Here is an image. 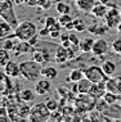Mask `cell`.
Returning a JSON list of instances; mask_svg holds the SVG:
<instances>
[{
	"instance_id": "6da1fadb",
	"label": "cell",
	"mask_w": 121,
	"mask_h": 122,
	"mask_svg": "<svg viewBox=\"0 0 121 122\" xmlns=\"http://www.w3.org/2000/svg\"><path fill=\"white\" fill-rule=\"evenodd\" d=\"M97 100L98 98L90 93L77 94L74 99V107L76 109V113H90L93 109H95Z\"/></svg>"
},
{
	"instance_id": "7a4b0ae2",
	"label": "cell",
	"mask_w": 121,
	"mask_h": 122,
	"mask_svg": "<svg viewBox=\"0 0 121 122\" xmlns=\"http://www.w3.org/2000/svg\"><path fill=\"white\" fill-rule=\"evenodd\" d=\"M19 68H21V76L28 82L37 81L39 77L41 76V70H42L41 63L34 61V59L19 63Z\"/></svg>"
},
{
	"instance_id": "3957f363",
	"label": "cell",
	"mask_w": 121,
	"mask_h": 122,
	"mask_svg": "<svg viewBox=\"0 0 121 122\" xmlns=\"http://www.w3.org/2000/svg\"><path fill=\"white\" fill-rule=\"evenodd\" d=\"M36 34H37V27L31 21L21 22L14 28V36L18 40H22V41H28L32 36H35Z\"/></svg>"
},
{
	"instance_id": "277c9868",
	"label": "cell",
	"mask_w": 121,
	"mask_h": 122,
	"mask_svg": "<svg viewBox=\"0 0 121 122\" xmlns=\"http://www.w3.org/2000/svg\"><path fill=\"white\" fill-rule=\"evenodd\" d=\"M13 5H14L13 0H0V15H1V19L6 21L11 26H13V28H16L18 26V19L13 9Z\"/></svg>"
},
{
	"instance_id": "5b68a950",
	"label": "cell",
	"mask_w": 121,
	"mask_h": 122,
	"mask_svg": "<svg viewBox=\"0 0 121 122\" xmlns=\"http://www.w3.org/2000/svg\"><path fill=\"white\" fill-rule=\"evenodd\" d=\"M50 113L49 108L47 107L45 103H36L31 107V112L28 116V121L31 122H45L49 121L50 118Z\"/></svg>"
},
{
	"instance_id": "8992f818",
	"label": "cell",
	"mask_w": 121,
	"mask_h": 122,
	"mask_svg": "<svg viewBox=\"0 0 121 122\" xmlns=\"http://www.w3.org/2000/svg\"><path fill=\"white\" fill-rule=\"evenodd\" d=\"M84 75L88 80H90L91 82H102V81H107L108 76L104 73L102 66H89L84 70Z\"/></svg>"
},
{
	"instance_id": "52a82bcc",
	"label": "cell",
	"mask_w": 121,
	"mask_h": 122,
	"mask_svg": "<svg viewBox=\"0 0 121 122\" xmlns=\"http://www.w3.org/2000/svg\"><path fill=\"white\" fill-rule=\"evenodd\" d=\"M103 19H104L107 27H108L110 30H113V28L116 30V27L121 22V10L117 9V6H112V8L108 9L106 17H104Z\"/></svg>"
},
{
	"instance_id": "ba28073f",
	"label": "cell",
	"mask_w": 121,
	"mask_h": 122,
	"mask_svg": "<svg viewBox=\"0 0 121 122\" xmlns=\"http://www.w3.org/2000/svg\"><path fill=\"white\" fill-rule=\"evenodd\" d=\"M110 50V45L104 39H98V40L94 41L93 49H91V54L94 57H102L106 53H108Z\"/></svg>"
},
{
	"instance_id": "9c48e42d",
	"label": "cell",
	"mask_w": 121,
	"mask_h": 122,
	"mask_svg": "<svg viewBox=\"0 0 121 122\" xmlns=\"http://www.w3.org/2000/svg\"><path fill=\"white\" fill-rule=\"evenodd\" d=\"M32 59L39 62V63H41V64H45L52 59V55H50V51L47 50V49L37 48L32 51Z\"/></svg>"
},
{
	"instance_id": "30bf717a",
	"label": "cell",
	"mask_w": 121,
	"mask_h": 122,
	"mask_svg": "<svg viewBox=\"0 0 121 122\" xmlns=\"http://www.w3.org/2000/svg\"><path fill=\"white\" fill-rule=\"evenodd\" d=\"M106 89H107V91L121 95V76L108 77V80L106 81Z\"/></svg>"
},
{
	"instance_id": "8fae6325",
	"label": "cell",
	"mask_w": 121,
	"mask_h": 122,
	"mask_svg": "<svg viewBox=\"0 0 121 122\" xmlns=\"http://www.w3.org/2000/svg\"><path fill=\"white\" fill-rule=\"evenodd\" d=\"M67 61H70L67 48H64L63 45L57 46L55 48V51H54V62L58 64H63V63H66Z\"/></svg>"
},
{
	"instance_id": "7c38bea8",
	"label": "cell",
	"mask_w": 121,
	"mask_h": 122,
	"mask_svg": "<svg viewBox=\"0 0 121 122\" xmlns=\"http://www.w3.org/2000/svg\"><path fill=\"white\" fill-rule=\"evenodd\" d=\"M34 48H35V46H32V45H31L28 41H22V40H19L18 44L14 46V49H13V51H14V54L18 57V55H22V54L32 53V51L35 50Z\"/></svg>"
},
{
	"instance_id": "4fadbf2b",
	"label": "cell",
	"mask_w": 121,
	"mask_h": 122,
	"mask_svg": "<svg viewBox=\"0 0 121 122\" xmlns=\"http://www.w3.org/2000/svg\"><path fill=\"white\" fill-rule=\"evenodd\" d=\"M108 5L107 4H103V3L100 1H97V4L94 5V8L91 9V15H93L94 18H98V19H102L106 17L107 12H108Z\"/></svg>"
},
{
	"instance_id": "5bb4252c",
	"label": "cell",
	"mask_w": 121,
	"mask_h": 122,
	"mask_svg": "<svg viewBox=\"0 0 121 122\" xmlns=\"http://www.w3.org/2000/svg\"><path fill=\"white\" fill-rule=\"evenodd\" d=\"M4 71H5V73L8 75L9 77H12V78H17V77L21 76V68H19V64L16 63V62H13V61H9L8 63L5 64Z\"/></svg>"
},
{
	"instance_id": "9a60e30c",
	"label": "cell",
	"mask_w": 121,
	"mask_h": 122,
	"mask_svg": "<svg viewBox=\"0 0 121 122\" xmlns=\"http://www.w3.org/2000/svg\"><path fill=\"white\" fill-rule=\"evenodd\" d=\"M35 91L37 95H47L50 91V80L42 77V80H37L35 84Z\"/></svg>"
},
{
	"instance_id": "2e32d148",
	"label": "cell",
	"mask_w": 121,
	"mask_h": 122,
	"mask_svg": "<svg viewBox=\"0 0 121 122\" xmlns=\"http://www.w3.org/2000/svg\"><path fill=\"white\" fill-rule=\"evenodd\" d=\"M106 91H107L106 81H102V82H94V84H91V87H90L89 93L93 94L94 97H97L98 99H99V98H103V95H104Z\"/></svg>"
},
{
	"instance_id": "e0dca14e",
	"label": "cell",
	"mask_w": 121,
	"mask_h": 122,
	"mask_svg": "<svg viewBox=\"0 0 121 122\" xmlns=\"http://www.w3.org/2000/svg\"><path fill=\"white\" fill-rule=\"evenodd\" d=\"M95 4H97V0H76L77 9L86 13H90Z\"/></svg>"
},
{
	"instance_id": "ac0fdd59",
	"label": "cell",
	"mask_w": 121,
	"mask_h": 122,
	"mask_svg": "<svg viewBox=\"0 0 121 122\" xmlns=\"http://www.w3.org/2000/svg\"><path fill=\"white\" fill-rule=\"evenodd\" d=\"M94 39L93 37H84L81 39L80 42H79V49L83 53H91V49H93V45H94Z\"/></svg>"
},
{
	"instance_id": "d6986e66",
	"label": "cell",
	"mask_w": 121,
	"mask_h": 122,
	"mask_svg": "<svg viewBox=\"0 0 121 122\" xmlns=\"http://www.w3.org/2000/svg\"><path fill=\"white\" fill-rule=\"evenodd\" d=\"M102 68H103L104 73L108 76V77H112V76L116 73V71H117V66H116V63L113 61H103Z\"/></svg>"
},
{
	"instance_id": "ffe728a7",
	"label": "cell",
	"mask_w": 121,
	"mask_h": 122,
	"mask_svg": "<svg viewBox=\"0 0 121 122\" xmlns=\"http://www.w3.org/2000/svg\"><path fill=\"white\" fill-rule=\"evenodd\" d=\"M13 32H14L13 26H11L6 21L3 19V21L0 22V39H6L9 35H12Z\"/></svg>"
},
{
	"instance_id": "44dd1931",
	"label": "cell",
	"mask_w": 121,
	"mask_h": 122,
	"mask_svg": "<svg viewBox=\"0 0 121 122\" xmlns=\"http://www.w3.org/2000/svg\"><path fill=\"white\" fill-rule=\"evenodd\" d=\"M35 90H31V89H25V90L19 91L18 98L21 102H25V103H28V102H34L35 100Z\"/></svg>"
},
{
	"instance_id": "7402d4cb",
	"label": "cell",
	"mask_w": 121,
	"mask_h": 122,
	"mask_svg": "<svg viewBox=\"0 0 121 122\" xmlns=\"http://www.w3.org/2000/svg\"><path fill=\"white\" fill-rule=\"evenodd\" d=\"M41 76L44 78H47V80H54V78H57L58 76V71L57 68L52 67V66H48V67H42L41 70Z\"/></svg>"
},
{
	"instance_id": "603a6c76",
	"label": "cell",
	"mask_w": 121,
	"mask_h": 122,
	"mask_svg": "<svg viewBox=\"0 0 121 122\" xmlns=\"http://www.w3.org/2000/svg\"><path fill=\"white\" fill-rule=\"evenodd\" d=\"M107 25L106 26H102V25H98V23H94L89 26V27L86 28V31H89L90 34L95 35V36H100V35H104L107 32Z\"/></svg>"
},
{
	"instance_id": "cb8c5ba5",
	"label": "cell",
	"mask_w": 121,
	"mask_h": 122,
	"mask_svg": "<svg viewBox=\"0 0 121 122\" xmlns=\"http://www.w3.org/2000/svg\"><path fill=\"white\" fill-rule=\"evenodd\" d=\"M84 70H80V68H75V70H72L70 72V75H68V77H67V81H70V82H77V81H80L81 78L84 77Z\"/></svg>"
},
{
	"instance_id": "d4e9b609",
	"label": "cell",
	"mask_w": 121,
	"mask_h": 122,
	"mask_svg": "<svg viewBox=\"0 0 121 122\" xmlns=\"http://www.w3.org/2000/svg\"><path fill=\"white\" fill-rule=\"evenodd\" d=\"M91 84H93V82H91L90 80H88V78L84 76L80 81H77L79 94H81V93H89V90H90V87H91Z\"/></svg>"
},
{
	"instance_id": "484cf974",
	"label": "cell",
	"mask_w": 121,
	"mask_h": 122,
	"mask_svg": "<svg viewBox=\"0 0 121 122\" xmlns=\"http://www.w3.org/2000/svg\"><path fill=\"white\" fill-rule=\"evenodd\" d=\"M30 112H31V107H28L27 104L23 102V104H21L18 107V114L21 117V120H28V116H30Z\"/></svg>"
},
{
	"instance_id": "4316f807",
	"label": "cell",
	"mask_w": 121,
	"mask_h": 122,
	"mask_svg": "<svg viewBox=\"0 0 121 122\" xmlns=\"http://www.w3.org/2000/svg\"><path fill=\"white\" fill-rule=\"evenodd\" d=\"M103 99L107 102L110 105H112V104H115L119 99H121V95L119 94H115V93H111V91H106L103 95Z\"/></svg>"
},
{
	"instance_id": "83f0119b",
	"label": "cell",
	"mask_w": 121,
	"mask_h": 122,
	"mask_svg": "<svg viewBox=\"0 0 121 122\" xmlns=\"http://www.w3.org/2000/svg\"><path fill=\"white\" fill-rule=\"evenodd\" d=\"M11 61V54H9V50L1 48L0 49V67H5V64Z\"/></svg>"
},
{
	"instance_id": "f1b7e54d",
	"label": "cell",
	"mask_w": 121,
	"mask_h": 122,
	"mask_svg": "<svg viewBox=\"0 0 121 122\" xmlns=\"http://www.w3.org/2000/svg\"><path fill=\"white\" fill-rule=\"evenodd\" d=\"M55 10H57L59 14H70L71 13V6L66 4V3L59 1L57 5H55Z\"/></svg>"
},
{
	"instance_id": "f546056e",
	"label": "cell",
	"mask_w": 121,
	"mask_h": 122,
	"mask_svg": "<svg viewBox=\"0 0 121 122\" xmlns=\"http://www.w3.org/2000/svg\"><path fill=\"white\" fill-rule=\"evenodd\" d=\"M108 105H110V104L107 103V102L104 100L103 98H99V99L97 100V104H95V111L98 112V113H102V114H103L104 111L108 108Z\"/></svg>"
},
{
	"instance_id": "4dcf8cb0",
	"label": "cell",
	"mask_w": 121,
	"mask_h": 122,
	"mask_svg": "<svg viewBox=\"0 0 121 122\" xmlns=\"http://www.w3.org/2000/svg\"><path fill=\"white\" fill-rule=\"evenodd\" d=\"M74 27H75V31L77 32L86 31V25H85L84 19L81 18H74Z\"/></svg>"
},
{
	"instance_id": "1f68e13d",
	"label": "cell",
	"mask_w": 121,
	"mask_h": 122,
	"mask_svg": "<svg viewBox=\"0 0 121 122\" xmlns=\"http://www.w3.org/2000/svg\"><path fill=\"white\" fill-rule=\"evenodd\" d=\"M57 19H58V22H59V25L62 27H64L66 25H68L70 22L74 21V18L71 17V14H59V17Z\"/></svg>"
},
{
	"instance_id": "d6a6232c",
	"label": "cell",
	"mask_w": 121,
	"mask_h": 122,
	"mask_svg": "<svg viewBox=\"0 0 121 122\" xmlns=\"http://www.w3.org/2000/svg\"><path fill=\"white\" fill-rule=\"evenodd\" d=\"M45 104H47V107L49 108V111H50V112L59 109V103H58L55 99H49V100L45 102Z\"/></svg>"
},
{
	"instance_id": "836d02e7",
	"label": "cell",
	"mask_w": 121,
	"mask_h": 122,
	"mask_svg": "<svg viewBox=\"0 0 121 122\" xmlns=\"http://www.w3.org/2000/svg\"><path fill=\"white\" fill-rule=\"evenodd\" d=\"M49 121H63V113H62L61 109H57V111H53L50 113V118Z\"/></svg>"
},
{
	"instance_id": "e575fe53",
	"label": "cell",
	"mask_w": 121,
	"mask_h": 122,
	"mask_svg": "<svg viewBox=\"0 0 121 122\" xmlns=\"http://www.w3.org/2000/svg\"><path fill=\"white\" fill-rule=\"evenodd\" d=\"M53 0H37V6L42 10H49Z\"/></svg>"
},
{
	"instance_id": "d590c367",
	"label": "cell",
	"mask_w": 121,
	"mask_h": 122,
	"mask_svg": "<svg viewBox=\"0 0 121 122\" xmlns=\"http://www.w3.org/2000/svg\"><path fill=\"white\" fill-rule=\"evenodd\" d=\"M57 93H58V95H61L62 98H70V95L71 94H74L72 91H70L67 87H64V86H61V87H57Z\"/></svg>"
},
{
	"instance_id": "8d00e7d4",
	"label": "cell",
	"mask_w": 121,
	"mask_h": 122,
	"mask_svg": "<svg viewBox=\"0 0 121 122\" xmlns=\"http://www.w3.org/2000/svg\"><path fill=\"white\" fill-rule=\"evenodd\" d=\"M112 49L117 54H121V37H117L112 42Z\"/></svg>"
},
{
	"instance_id": "74e56055",
	"label": "cell",
	"mask_w": 121,
	"mask_h": 122,
	"mask_svg": "<svg viewBox=\"0 0 121 122\" xmlns=\"http://www.w3.org/2000/svg\"><path fill=\"white\" fill-rule=\"evenodd\" d=\"M39 36H40V37H47V36H50V31H49V30L44 26V28H41L40 31H39Z\"/></svg>"
},
{
	"instance_id": "f35d334b",
	"label": "cell",
	"mask_w": 121,
	"mask_h": 122,
	"mask_svg": "<svg viewBox=\"0 0 121 122\" xmlns=\"http://www.w3.org/2000/svg\"><path fill=\"white\" fill-rule=\"evenodd\" d=\"M39 37H40V36H39V32L35 36H32V37L30 39V40H28V42H30V44L32 45V46H36V45L39 44Z\"/></svg>"
},
{
	"instance_id": "ab89813d",
	"label": "cell",
	"mask_w": 121,
	"mask_h": 122,
	"mask_svg": "<svg viewBox=\"0 0 121 122\" xmlns=\"http://www.w3.org/2000/svg\"><path fill=\"white\" fill-rule=\"evenodd\" d=\"M70 41H71L72 45H79V42H80L79 37H77L75 34H70Z\"/></svg>"
},
{
	"instance_id": "60d3db41",
	"label": "cell",
	"mask_w": 121,
	"mask_h": 122,
	"mask_svg": "<svg viewBox=\"0 0 121 122\" xmlns=\"http://www.w3.org/2000/svg\"><path fill=\"white\" fill-rule=\"evenodd\" d=\"M3 116H8V108L5 105H0V117Z\"/></svg>"
},
{
	"instance_id": "b9f144b4",
	"label": "cell",
	"mask_w": 121,
	"mask_h": 122,
	"mask_svg": "<svg viewBox=\"0 0 121 122\" xmlns=\"http://www.w3.org/2000/svg\"><path fill=\"white\" fill-rule=\"evenodd\" d=\"M50 37H52V39L61 37V31H52V32H50Z\"/></svg>"
},
{
	"instance_id": "7bdbcfd3",
	"label": "cell",
	"mask_w": 121,
	"mask_h": 122,
	"mask_svg": "<svg viewBox=\"0 0 121 122\" xmlns=\"http://www.w3.org/2000/svg\"><path fill=\"white\" fill-rule=\"evenodd\" d=\"M6 77H8V75L5 73V71H0V82H4Z\"/></svg>"
},
{
	"instance_id": "ee69618b",
	"label": "cell",
	"mask_w": 121,
	"mask_h": 122,
	"mask_svg": "<svg viewBox=\"0 0 121 122\" xmlns=\"http://www.w3.org/2000/svg\"><path fill=\"white\" fill-rule=\"evenodd\" d=\"M26 5H28V6H37V0H28V1L26 3Z\"/></svg>"
},
{
	"instance_id": "f6af8a7d",
	"label": "cell",
	"mask_w": 121,
	"mask_h": 122,
	"mask_svg": "<svg viewBox=\"0 0 121 122\" xmlns=\"http://www.w3.org/2000/svg\"><path fill=\"white\" fill-rule=\"evenodd\" d=\"M13 1H14L16 5H23V4H26V3L28 1V0H13Z\"/></svg>"
},
{
	"instance_id": "bcb514c9",
	"label": "cell",
	"mask_w": 121,
	"mask_h": 122,
	"mask_svg": "<svg viewBox=\"0 0 121 122\" xmlns=\"http://www.w3.org/2000/svg\"><path fill=\"white\" fill-rule=\"evenodd\" d=\"M64 28H66V30H75V27H74V21L64 26Z\"/></svg>"
},
{
	"instance_id": "7dc6e473",
	"label": "cell",
	"mask_w": 121,
	"mask_h": 122,
	"mask_svg": "<svg viewBox=\"0 0 121 122\" xmlns=\"http://www.w3.org/2000/svg\"><path fill=\"white\" fill-rule=\"evenodd\" d=\"M70 39V34H66V35H61V40H68Z\"/></svg>"
},
{
	"instance_id": "c3c4849f",
	"label": "cell",
	"mask_w": 121,
	"mask_h": 122,
	"mask_svg": "<svg viewBox=\"0 0 121 122\" xmlns=\"http://www.w3.org/2000/svg\"><path fill=\"white\" fill-rule=\"evenodd\" d=\"M98 1L103 3V4H107V5H110V4H111V0H98Z\"/></svg>"
},
{
	"instance_id": "681fc988",
	"label": "cell",
	"mask_w": 121,
	"mask_h": 122,
	"mask_svg": "<svg viewBox=\"0 0 121 122\" xmlns=\"http://www.w3.org/2000/svg\"><path fill=\"white\" fill-rule=\"evenodd\" d=\"M116 31H117V32H120V34H121V22L119 23V26L116 27Z\"/></svg>"
},
{
	"instance_id": "f907efd6",
	"label": "cell",
	"mask_w": 121,
	"mask_h": 122,
	"mask_svg": "<svg viewBox=\"0 0 121 122\" xmlns=\"http://www.w3.org/2000/svg\"><path fill=\"white\" fill-rule=\"evenodd\" d=\"M0 18H1V15H0Z\"/></svg>"
}]
</instances>
